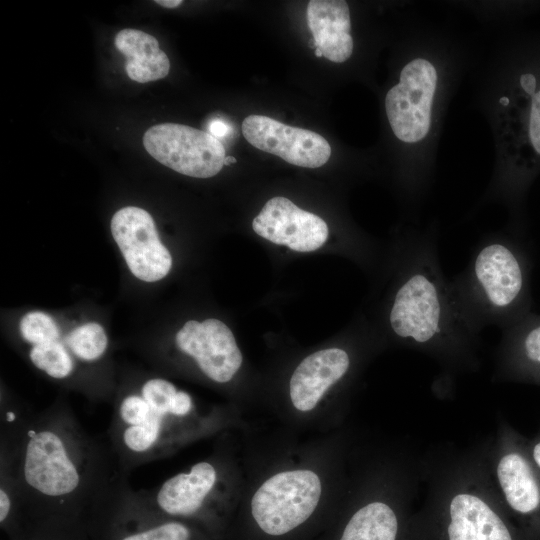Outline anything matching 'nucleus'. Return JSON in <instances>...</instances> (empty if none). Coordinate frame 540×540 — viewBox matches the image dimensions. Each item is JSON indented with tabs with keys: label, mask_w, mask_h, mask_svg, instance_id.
<instances>
[{
	"label": "nucleus",
	"mask_w": 540,
	"mask_h": 540,
	"mask_svg": "<svg viewBox=\"0 0 540 540\" xmlns=\"http://www.w3.org/2000/svg\"><path fill=\"white\" fill-rule=\"evenodd\" d=\"M0 471L15 483L20 509L44 515L99 511L128 482L108 440L62 403L34 413L1 401Z\"/></svg>",
	"instance_id": "f257e3e1"
},
{
	"label": "nucleus",
	"mask_w": 540,
	"mask_h": 540,
	"mask_svg": "<svg viewBox=\"0 0 540 540\" xmlns=\"http://www.w3.org/2000/svg\"><path fill=\"white\" fill-rule=\"evenodd\" d=\"M403 275L394 293L388 321L392 332L415 347L459 349L480 330L464 312L443 275L435 244H410Z\"/></svg>",
	"instance_id": "f03ea898"
},
{
	"label": "nucleus",
	"mask_w": 540,
	"mask_h": 540,
	"mask_svg": "<svg viewBox=\"0 0 540 540\" xmlns=\"http://www.w3.org/2000/svg\"><path fill=\"white\" fill-rule=\"evenodd\" d=\"M193 411L191 396L163 378H148L119 396L107 440L121 468L129 474L166 456L182 439Z\"/></svg>",
	"instance_id": "7ed1b4c3"
},
{
	"label": "nucleus",
	"mask_w": 540,
	"mask_h": 540,
	"mask_svg": "<svg viewBox=\"0 0 540 540\" xmlns=\"http://www.w3.org/2000/svg\"><path fill=\"white\" fill-rule=\"evenodd\" d=\"M451 283L464 312L480 330L507 317L522 295L524 274L514 250L494 240L481 244Z\"/></svg>",
	"instance_id": "20e7f679"
},
{
	"label": "nucleus",
	"mask_w": 540,
	"mask_h": 540,
	"mask_svg": "<svg viewBox=\"0 0 540 540\" xmlns=\"http://www.w3.org/2000/svg\"><path fill=\"white\" fill-rule=\"evenodd\" d=\"M321 489L319 477L311 470L277 473L253 495L252 515L265 533L283 535L311 516L318 505Z\"/></svg>",
	"instance_id": "39448f33"
},
{
	"label": "nucleus",
	"mask_w": 540,
	"mask_h": 540,
	"mask_svg": "<svg viewBox=\"0 0 540 540\" xmlns=\"http://www.w3.org/2000/svg\"><path fill=\"white\" fill-rule=\"evenodd\" d=\"M146 151L170 169L194 178H210L224 166L225 148L220 140L187 125L162 123L143 135Z\"/></svg>",
	"instance_id": "423d86ee"
},
{
	"label": "nucleus",
	"mask_w": 540,
	"mask_h": 540,
	"mask_svg": "<svg viewBox=\"0 0 540 540\" xmlns=\"http://www.w3.org/2000/svg\"><path fill=\"white\" fill-rule=\"evenodd\" d=\"M436 83V70L427 60L415 59L402 69L399 83L385 98L387 117L399 140L413 143L427 135Z\"/></svg>",
	"instance_id": "0eeeda50"
},
{
	"label": "nucleus",
	"mask_w": 540,
	"mask_h": 540,
	"mask_svg": "<svg viewBox=\"0 0 540 540\" xmlns=\"http://www.w3.org/2000/svg\"><path fill=\"white\" fill-rule=\"evenodd\" d=\"M112 236L132 274L145 282L164 278L172 257L159 239L151 215L142 208L126 206L111 220Z\"/></svg>",
	"instance_id": "6e6552de"
},
{
	"label": "nucleus",
	"mask_w": 540,
	"mask_h": 540,
	"mask_svg": "<svg viewBox=\"0 0 540 540\" xmlns=\"http://www.w3.org/2000/svg\"><path fill=\"white\" fill-rule=\"evenodd\" d=\"M242 133L255 148L296 166L318 168L331 156V146L320 134L268 116H247L242 122Z\"/></svg>",
	"instance_id": "1a4fd4ad"
},
{
	"label": "nucleus",
	"mask_w": 540,
	"mask_h": 540,
	"mask_svg": "<svg viewBox=\"0 0 540 540\" xmlns=\"http://www.w3.org/2000/svg\"><path fill=\"white\" fill-rule=\"evenodd\" d=\"M178 349L192 357L201 372L217 383L229 382L242 364L232 331L218 319L190 320L176 334Z\"/></svg>",
	"instance_id": "9d476101"
},
{
	"label": "nucleus",
	"mask_w": 540,
	"mask_h": 540,
	"mask_svg": "<svg viewBox=\"0 0 540 540\" xmlns=\"http://www.w3.org/2000/svg\"><path fill=\"white\" fill-rule=\"evenodd\" d=\"M252 227L264 239L297 252L319 249L329 234L328 226L321 217L299 208L282 196L266 202L253 219Z\"/></svg>",
	"instance_id": "9b49d317"
},
{
	"label": "nucleus",
	"mask_w": 540,
	"mask_h": 540,
	"mask_svg": "<svg viewBox=\"0 0 540 540\" xmlns=\"http://www.w3.org/2000/svg\"><path fill=\"white\" fill-rule=\"evenodd\" d=\"M218 481L216 466L201 461L188 472L178 473L144 494L160 513L170 517H190L204 508L214 495Z\"/></svg>",
	"instance_id": "f8f14e48"
},
{
	"label": "nucleus",
	"mask_w": 540,
	"mask_h": 540,
	"mask_svg": "<svg viewBox=\"0 0 540 540\" xmlns=\"http://www.w3.org/2000/svg\"><path fill=\"white\" fill-rule=\"evenodd\" d=\"M350 358L341 348H328L306 357L290 380V398L300 411H310L327 389L348 371Z\"/></svg>",
	"instance_id": "ddd939ff"
},
{
	"label": "nucleus",
	"mask_w": 540,
	"mask_h": 540,
	"mask_svg": "<svg viewBox=\"0 0 540 540\" xmlns=\"http://www.w3.org/2000/svg\"><path fill=\"white\" fill-rule=\"evenodd\" d=\"M499 459L497 480L508 506L516 513L530 516L540 512V474L528 448L511 446Z\"/></svg>",
	"instance_id": "4468645a"
},
{
	"label": "nucleus",
	"mask_w": 540,
	"mask_h": 540,
	"mask_svg": "<svg viewBox=\"0 0 540 540\" xmlns=\"http://www.w3.org/2000/svg\"><path fill=\"white\" fill-rule=\"evenodd\" d=\"M307 23L315 49L322 53V57L335 63H342L351 56L353 39L350 34V12L346 1H309Z\"/></svg>",
	"instance_id": "2eb2a0df"
},
{
	"label": "nucleus",
	"mask_w": 540,
	"mask_h": 540,
	"mask_svg": "<svg viewBox=\"0 0 540 540\" xmlns=\"http://www.w3.org/2000/svg\"><path fill=\"white\" fill-rule=\"evenodd\" d=\"M449 540H513L499 515L480 497L458 493L449 504Z\"/></svg>",
	"instance_id": "dca6fc26"
},
{
	"label": "nucleus",
	"mask_w": 540,
	"mask_h": 540,
	"mask_svg": "<svg viewBox=\"0 0 540 540\" xmlns=\"http://www.w3.org/2000/svg\"><path fill=\"white\" fill-rule=\"evenodd\" d=\"M115 47L126 57L128 77L138 83H147L166 77L170 61L160 49L157 39L141 30L126 28L114 39Z\"/></svg>",
	"instance_id": "f3484780"
},
{
	"label": "nucleus",
	"mask_w": 540,
	"mask_h": 540,
	"mask_svg": "<svg viewBox=\"0 0 540 540\" xmlns=\"http://www.w3.org/2000/svg\"><path fill=\"white\" fill-rule=\"evenodd\" d=\"M398 521L383 502L369 503L354 513L340 540H395Z\"/></svg>",
	"instance_id": "a211bd4d"
},
{
	"label": "nucleus",
	"mask_w": 540,
	"mask_h": 540,
	"mask_svg": "<svg viewBox=\"0 0 540 540\" xmlns=\"http://www.w3.org/2000/svg\"><path fill=\"white\" fill-rule=\"evenodd\" d=\"M60 342L65 346L75 364L76 360L84 363L99 361L108 346L103 327L94 322L76 327Z\"/></svg>",
	"instance_id": "6ab92c4d"
},
{
	"label": "nucleus",
	"mask_w": 540,
	"mask_h": 540,
	"mask_svg": "<svg viewBox=\"0 0 540 540\" xmlns=\"http://www.w3.org/2000/svg\"><path fill=\"white\" fill-rule=\"evenodd\" d=\"M28 356L37 369L52 379L61 381L75 374L76 364L60 341L32 346Z\"/></svg>",
	"instance_id": "aec40b11"
},
{
	"label": "nucleus",
	"mask_w": 540,
	"mask_h": 540,
	"mask_svg": "<svg viewBox=\"0 0 540 540\" xmlns=\"http://www.w3.org/2000/svg\"><path fill=\"white\" fill-rule=\"evenodd\" d=\"M144 497L148 505L147 524L145 526L141 525L142 523L138 503V495L137 491H135V500L140 520V528H137L136 530L128 534H123L119 540H191V531L185 524L175 520H162L158 522L157 515L159 512L156 508L155 509L157 510V515L155 521L153 524H150L149 522L152 516V504L150 505L145 494Z\"/></svg>",
	"instance_id": "412c9836"
},
{
	"label": "nucleus",
	"mask_w": 540,
	"mask_h": 540,
	"mask_svg": "<svg viewBox=\"0 0 540 540\" xmlns=\"http://www.w3.org/2000/svg\"><path fill=\"white\" fill-rule=\"evenodd\" d=\"M514 366L526 375L540 379V324H534L510 345Z\"/></svg>",
	"instance_id": "4be33fe9"
},
{
	"label": "nucleus",
	"mask_w": 540,
	"mask_h": 540,
	"mask_svg": "<svg viewBox=\"0 0 540 540\" xmlns=\"http://www.w3.org/2000/svg\"><path fill=\"white\" fill-rule=\"evenodd\" d=\"M19 329L22 338L32 346L59 341L60 331L57 324L52 317L40 311L24 315Z\"/></svg>",
	"instance_id": "5701e85b"
},
{
	"label": "nucleus",
	"mask_w": 540,
	"mask_h": 540,
	"mask_svg": "<svg viewBox=\"0 0 540 540\" xmlns=\"http://www.w3.org/2000/svg\"><path fill=\"white\" fill-rule=\"evenodd\" d=\"M529 135L534 149L540 154V91L533 97L529 121Z\"/></svg>",
	"instance_id": "b1692460"
},
{
	"label": "nucleus",
	"mask_w": 540,
	"mask_h": 540,
	"mask_svg": "<svg viewBox=\"0 0 540 540\" xmlns=\"http://www.w3.org/2000/svg\"><path fill=\"white\" fill-rule=\"evenodd\" d=\"M230 130V126L221 119H215L209 125V133L218 140L227 136Z\"/></svg>",
	"instance_id": "393cba45"
},
{
	"label": "nucleus",
	"mask_w": 540,
	"mask_h": 540,
	"mask_svg": "<svg viewBox=\"0 0 540 540\" xmlns=\"http://www.w3.org/2000/svg\"><path fill=\"white\" fill-rule=\"evenodd\" d=\"M530 458L540 474V436L527 446Z\"/></svg>",
	"instance_id": "a878e982"
},
{
	"label": "nucleus",
	"mask_w": 540,
	"mask_h": 540,
	"mask_svg": "<svg viewBox=\"0 0 540 540\" xmlns=\"http://www.w3.org/2000/svg\"><path fill=\"white\" fill-rule=\"evenodd\" d=\"M522 86L528 92H532L534 89V78L532 75H524L521 79Z\"/></svg>",
	"instance_id": "bb28decb"
},
{
	"label": "nucleus",
	"mask_w": 540,
	"mask_h": 540,
	"mask_svg": "<svg viewBox=\"0 0 540 540\" xmlns=\"http://www.w3.org/2000/svg\"><path fill=\"white\" fill-rule=\"evenodd\" d=\"M155 2L165 8H176L182 4L181 0H156Z\"/></svg>",
	"instance_id": "cd10ccee"
},
{
	"label": "nucleus",
	"mask_w": 540,
	"mask_h": 540,
	"mask_svg": "<svg viewBox=\"0 0 540 540\" xmlns=\"http://www.w3.org/2000/svg\"><path fill=\"white\" fill-rule=\"evenodd\" d=\"M235 162H236V159L233 156H226L224 160V165H230Z\"/></svg>",
	"instance_id": "c85d7f7f"
},
{
	"label": "nucleus",
	"mask_w": 540,
	"mask_h": 540,
	"mask_svg": "<svg viewBox=\"0 0 540 540\" xmlns=\"http://www.w3.org/2000/svg\"><path fill=\"white\" fill-rule=\"evenodd\" d=\"M501 103L507 104L508 103L507 98H504V99L502 98Z\"/></svg>",
	"instance_id": "c756f323"
}]
</instances>
